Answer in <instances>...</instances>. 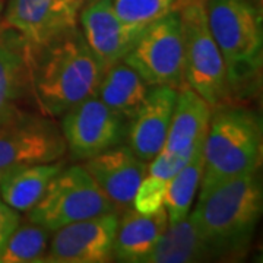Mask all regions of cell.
<instances>
[{
	"instance_id": "obj_10",
	"label": "cell",
	"mask_w": 263,
	"mask_h": 263,
	"mask_svg": "<svg viewBox=\"0 0 263 263\" xmlns=\"http://www.w3.org/2000/svg\"><path fill=\"white\" fill-rule=\"evenodd\" d=\"M86 0H9L5 25L18 32L27 48L47 46L78 28Z\"/></svg>"
},
{
	"instance_id": "obj_6",
	"label": "cell",
	"mask_w": 263,
	"mask_h": 263,
	"mask_svg": "<svg viewBox=\"0 0 263 263\" xmlns=\"http://www.w3.org/2000/svg\"><path fill=\"white\" fill-rule=\"evenodd\" d=\"M107 212H116L111 200L84 165H72L60 170L50 181L40 202L28 211V219L54 233L67 224Z\"/></svg>"
},
{
	"instance_id": "obj_9",
	"label": "cell",
	"mask_w": 263,
	"mask_h": 263,
	"mask_svg": "<svg viewBox=\"0 0 263 263\" xmlns=\"http://www.w3.org/2000/svg\"><path fill=\"white\" fill-rule=\"evenodd\" d=\"M62 120L66 148L78 160H88L117 146L127 135V123L97 97L69 108Z\"/></svg>"
},
{
	"instance_id": "obj_14",
	"label": "cell",
	"mask_w": 263,
	"mask_h": 263,
	"mask_svg": "<svg viewBox=\"0 0 263 263\" xmlns=\"http://www.w3.org/2000/svg\"><path fill=\"white\" fill-rule=\"evenodd\" d=\"M176 101L177 88L154 85L138 114L129 123L126 135L129 146L143 161L149 162L164 148Z\"/></svg>"
},
{
	"instance_id": "obj_12",
	"label": "cell",
	"mask_w": 263,
	"mask_h": 263,
	"mask_svg": "<svg viewBox=\"0 0 263 263\" xmlns=\"http://www.w3.org/2000/svg\"><path fill=\"white\" fill-rule=\"evenodd\" d=\"M79 22L85 41L103 70L123 62L143 31L130 28L122 22L113 8V0H92L85 5Z\"/></svg>"
},
{
	"instance_id": "obj_19",
	"label": "cell",
	"mask_w": 263,
	"mask_h": 263,
	"mask_svg": "<svg viewBox=\"0 0 263 263\" xmlns=\"http://www.w3.org/2000/svg\"><path fill=\"white\" fill-rule=\"evenodd\" d=\"M214 259L190 216L168 224L158 241L141 263H190Z\"/></svg>"
},
{
	"instance_id": "obj_4",
	"label": "cell",
	"mask_w": 263,
	"mask_h": 263,
	"mask_svg": "<svg viewBox=\"0 0 263 263\" xmlns=\"http://www.w3.org/2000/svg\"><path fill=\"white\" fill-rule=\"evenodd\" d=\"M208 27L227 67L231 91L252 84L262 70V16L253 0H206Z\"/></svg>"
},
{
	"instance_id": "obj_11",
	"label": "cell",
	"mask_w": 263,
	"mask_h": 263,
	"mask_svg": "<svg viewBox=\"0 0 263 263\" xmlns=\"http://www.w3.org/2000/svg\"><path fill=\"white\" fill-rule=\"evenodd\" d=\"M117 226V214L107 212L59 228L54 231L46 262H108L113 257Z\"/></svg>"
},
{
	"instance_id": "obj_16",
	"label": "cell",
	"mask_w": 263,
	"mask_h": 263,
	"mask_svg": "<svg viewBox=\"0 0 263 263\" xmlns=\"http://www.w3.org/2000/svg\"><path fill=\"white\" fill-rule=\"evenodd\" d=\"M212 108L186 82L177 89V101L162 151L184 152L196 148L206 136Z\"/></svg>"
},
{
	"instance_id": "obj_26",
	"label": "cell",
	"mask_w": 263,
	"mask_h": 263,
	"mask_svg": "<svg viewBox=\"0 0 263 263\" xmlns=\"http://www.w3.org/2000/svg\"><path fill=\"white\" fill-rule=\"evenodd\" d=\"M0 12H2V0H0Z\"/></svg>"
},
{
	"instance_id": "obj_1",
	"label": "cell",
	"mask_w": 263,
	"mask_h": 263,
	"mask_svg": "<svg viewBox=\"0 0 263 263\" xmlns=\"http://www.w3.org/2000/svg\"><path fill=\"white\" fill-rule=\"evenodd\" d=\"M24 48L29 84L46 116H62L94 97L104 70L82 31L72 29L44 47Z\"/></svg>"
},
{
	"instance_id": "obj_3",
	"label": "cell",
	"mask_w": 263,
	"mask_h": 263,
	"mask_svg": "<svg viewBox=\"0 0 263 263\" xmlns=\"http://www.w3.org/2000/svg\"><path fill=\"white\" fill-rule=\"evenodd\" d=\"M212 111L202 148L200 193L226 180L257 173L262 165L260 117L245 108L226 105Z\"/></svg>"
},
{
	"instance_id": "obj_2",
	"label": "cell",
	"mask_w": 263,
	"mask_h": 263,
	"mask_svg": "<svg viewBox=\"0 0 263 263\" xmlns=\"http://www.w3.org/2000/svg\"><path fill=\"white\" fill-rule=\"evenodd\" d=\"M263 208L259 171L218 183L203 193L189 214L212 257L234 256L253 237Z\"/></svg>"
},
{
	"instance_id": "obj_8",
	"label": "cell",
	"mask_w": 263,
	"mask_h": 263,
	"mask_svg": "<svg viewBox=\"0 0 263 263\" xmlns=\"http://www.w3.org/2000/svg\"><path fill=\"white\" fill-rule=\"evenodd\" d=\"M66 151L65 138L57 126L16 110L0 124V179L16 168L56 162Z\"/></svg>"
},
{
	"instance_id": "obj_18",
	"label": "cell",
	"mask_w": 263,
	"mask_h": 263,
	"mask_svg": "<svg viewBox=\"0 0 263 263\" xmlns=\"http://www.w3.org/2000/svg\"><path fill=\"white\" fill-rule=\"evenodd\" d=\"M63 162L35 164L10 171L0 179V197L18 212H28L46 193Z\"/></svg>"
},
{
	"instance_id": "obj_24",
	"label": "cell",
	"mask_w": 263,
	"mask_h": 263,
	"mask_svg": "<svg viewBox=\"0 0 263 263\" xmlns=\"http://www.w3.org/2000/svg\"><path fill=\"white\" fill-rule=\"evenodd\" d=\"M168 181L146 174L141 181L132 206L142 214H151L164 206Z\"/></svg>"
},
{
	"instance_id": "obj_20",
	"label": "cell",
	"mask_w": 263,
	"mask_h": 263,
	"mask_svg": "<svg viewBox=\"0 0 263 263\" xmlns=\"http://www.w3.org/2000/svg\"><path fill=\"white\" fill-rule=\"evenodd\" d=\"M29 84L24 43L0 40V124L16 111V100Z\"/></svg>"
},
{
	"instance_id": "obj_15",
	"label": "cell",
	"mask_w": 263,
	"mask_h": 263,
	"mask_svg": "<svg viewBox=\"0 0 263 263\" xmlns=\"http://www.w3.org/2000/svg\"><path fill=\"white\" fill-rule=\"evenodd\" d=\"M167 226L168 216L164 206L151 214H142L133 206L124 209L123 216L119 218L113 257L119 262L141 263Z\"/></svg>"
},
{
	"instance_id": "obj_7",
	"label": "cell",
	"mask_w": 263,
	"mask_h": 263,
	"mask_svg": "<svg viewBox=\"0 0 263 263\" xmlns=\"http://www.w3.org/2000/svg\"><path fill=\"white\" fill-rule=\"evenodd\" d=\"M151 86L184 84L183 32L179 10H173L143 28L123 59Z\"/></svg>"
},
{
	"instance_id": "obj_17",
	"label": "cell",
	"mask_w": 263,
	"mask_h": 263,
	"mask_svg": "<svg viewBox=\"0 0 263 263\" xmlns=\"http://www.w3.org/2000/svg\"><path fill=\"white\" fill-rule=\"evenodd\" d=\"M148 85L133 67L119 62L105 69L95 95L114 113L130 123L145 101Z\"/></svg>"
},
{
	"instance_id": "obj_22",
	"label": "cell",
	"mask_w": 263,
	"mask_h": 263,
	"mask_svg": "<svg viewBox=\"0 0 263 263\" xmlns=\"http://www.w3.org/2000/svg\"><path fill=\"white\" fill-rule=\"evenodd\" d=\"M50 231L37 222H19L0 252V263L46 262Z\"/></svg>"
},
{
	"instance_id": "obj_23",
	"label": "cell",
	"mask_w": 263,
	"mask_h": 263,
	"mask_svg": "<svg viewBox=\"0 0 263 263\" xmlns=\"http://www.w3.org/2000/svg\"><path fill=\"white\" fill-rule=\"evenodd\" d=\"M190 0H113L117 16L127 27L142 31Z\"/></svg>"
},
{
	"instance_id": "obj_13",
	"label": "cell",
	"mask_w": 263,
	"mask_h": 263,
	"mask_svg": "<svg viewBox=\"0 0 263 263\" xmlns=\"http://www.w3.org/2000/svg\"><path fill=\"white\" fill-rule=\"evenodd\" d=\"M84 168L111 200L116 211H124L133 205L136 190L146 176L148 164L139 158L129 145H117L85 160Z\"/></svg>"
},
{
	"instance_id": "obj_25",
	"label": "cell",
	"mask_w": 263,
	"mask_h": 263,
	"mask_svg": "<svg viewBox=\"0 0 263 263\" xmlns=\"http://www.w3.org/2000/svg\"><path fill=\"white\" fill-rule=\"evenodd\" d=\"M21 222V215L18 211L10 208L2 197H0V252L9 240L12 233Z\"/></svg>"
},
{
	"instance_id": "obj_21",
	"label": "cell",
	"mask_w": 263,
	"mask_h": 263,
	"mask_svg": "<svg viewBox=\"0 0 263 263\" xmlns=\"http://www.w3.org/2000/svg\"><path fill=\"white\" fill-rule=\"evenodd\" d=\"M203 142L197 146L193 157L179 173L168 181L164 208L167 211L168 224H176L187 218L192 203L199 192L203 171Z\"/></svg>"
},
{
	"instance_id": "obj_5",
	"label": "cell",
	"mask_w": 263,
	"mask_h": 263,
	"mask_svg": "<svg viewBox=\"0 0 263 263\" xmlns=\"http://www.w3.org/2000/svg\"><path fill=\"white\" fill-rule=\"evenodd\" d=\"M206 0H190L180 6L183 32L184 82L216 110L224 107L233 91L222 54L212 37L206 18Z\"/></svg>"
}]
</instances>
